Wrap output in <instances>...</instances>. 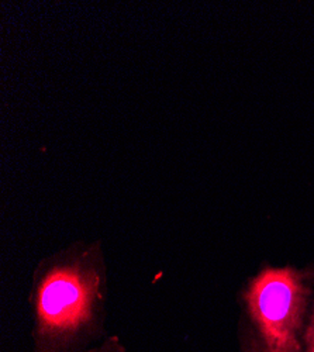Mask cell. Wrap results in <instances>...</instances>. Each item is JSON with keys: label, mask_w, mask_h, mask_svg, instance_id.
I'll return each instance as SVG.
<instances>
[{"label": "cell", "mask_w": 314, "mask_h": 352, "mask_svg": "<svg viewBox=\"0 0 314 352\" xmlns=\"http://www.w3.org/2000/svg\"><path fill=\"white\" fill-rule=\"evenodd\" d=\"M304 349L306 352H314V313L304 330Z\"/></svg>", "instance_id": "277c9868"}, {"label": "cell", "mask_w": 314, "mask_h": 352, "mask_svg": "<svg viewBox=\"0 0 314 352\" xmlns=\"http://www.w3.org/2000/svg\"><path fill=\"white\" fill-rule=\"evenodd\" d=\"M85 352H127L124 344L120 341L119 337H110L107 340H104L103 342L93 345L92 348H89L88 351Z\"/></svg>", "instance_id": "3957f363"}, {"label": "cell", "mask_w": 314, "mask_h": 352, "mask_svg": "<svg viewBox=\"0 0 314 352\" xmlns=\"http://www.w3.org/2000/svg\"><path fill=\"white\" fill-rule=\"evenodd\" d=\"M309 293L304 275L291 267L265 268L249 282L244 300L254 329L252 352H306Z\"/></svg>", "instance_id": "7a4b0ae2"}, {"label": "cell", "mask_w": 314, "mask_h": 352, "mask_svg": "<svg viewBox=\"0 0 314 352\" xmlns=\"http://www.w3.org/2000/svg\"><path fill=\"white\" fill-rule=\"evenodd\" d=\"M106 268L98 243L72 245L38 267L32 352H85L103 334Z\"/></svg>", "instance_id": "6da1fadb"}]
</instances>
